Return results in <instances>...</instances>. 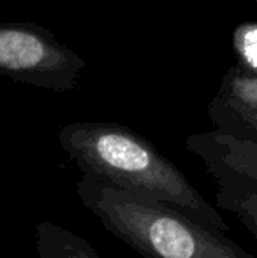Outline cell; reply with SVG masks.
Wrapping results in <instances>:
<instances>
[{
  "mask_svg": "<svg viewBox=\"0 0 257 258\" xmlns=\"http://www.w3.org/2000/svg\"><path fill=\"white\" fill-rule=\"evenodd\" d=\"M236 65L257 78V21H243L233 32Z\"/></svg>",
  "mask_w": 257,
  "mask_h": 258,
  "instance_id": "ba28073f",
  "label": "cell"
},
{
  "mask_svg": "<svg viewBox=\"0 0 257 258\" xmlns=\"http://www.w3.org/2000/svg\"><path fill=\"white\" fill-rule=\"evenodd\" d=\"M59 144L81 174L118 190L146 197L213 230L229 225L187 176L129 126L108 121H74L62 126Z\"/></svg>",
  "mask_w": 257,
  "mask_h": 258,
  "instance_id": "6da1fadb",
  "label": "cell"
},
{
  "mask_svg": "<svg viewBox=\"0 0 257 258\" xmlns=\"http://www.w3.org/2000/svg\"><path fill=\"white\" fill-rule=\"evenodd\" d=\"M39 258H102L86 239L52 221H41L34 228Z\"/></svg>",
  "mask_w": 257,
  "mask_h": 258,
  "instance_id": "52a82bcc",
  "label": "cell"
},
{
  "mask_svg": "<svg viewBox=\"0 0 257 258\" xmlns=\"http://www.w3.org/2000/svg\"><path fill=\"white\" fill-rule=\"evenodd\" d=\"M86 61L37 23L0 21V76L52 92L79 85Z\"/></svg>",
  "mask_w": 257,
  "mask_h": 258,
  "instance_id": "3957f363",
  "label": "cell"
},
{
  "mask_svg": "<svg viewBox=\"0 0 257 258\" xmlns=\"http://www.w3.org/2000/svg\"><path fill=\"white\" fill-rule=\"evenodd\" d=\"M254 2H255V4H257V0H254Z\"/></svg>",
  "mask_w": 257,
  "mask_h": 258,
  "instance_id": "9c48e42d",
  "label": "cell"
},
{
  "mask_svg": "<svg viewBox=\"0 0 257 258\" xmlns=\"http://www.w3.org/2000/svg\"><path fill=\"white\" fill-rule=\"evenodd\" d=\"M215 132L257 144V78L238 65L224 74L208 104Z\"/></svg>",
  "mask_w": 257,
  "mask_h": 258,
  "instance_id": "277c9868",
  "label": "cell"
},
{
  "mask_svg": "<svg viewBox=\"0 0 257 258\" xmlns=\"http://www.w3.org/2000/svg\"><path fill=\"white\" fill-rule=\"evenodd\" d=\"M217 184L215 202L220 209L233 213L257 239V186L227 176L224 172H208Z\"/></svg>",
  "mask_w": 257,
  "mask_h": 258,
  "instance_id": "8992f818",
  "label": "cell"
},
{
  "mask_svg": "<svg viewBox=\"0 0 257 258\" xmlns=\"http://www.w3.org/2000/svg\"><path fill=\"white\" fill-rule=\"evenodd\" d=\"M185 148L204 163L206 172H224L257 186V144L210 130L192 134Z\"/></svg>",
  "mask_w": 257,
  "mask_h": 258,
  "instance_id": "5b68a950",
  "label": "cell"
},
{
  "mask_svg": "<svg viewBox=\"0 0 257 258\" xmlns=\"http://www.w3.org/2000/svg\"><path fill=\"white\" fill-rule=\"evenodd\" d=\"M76 191L110 234L144 258H255L222 232L88 174Z\"/></svg>",
  "mask_w": 257,
  "mask_h": 258,
  "instance_id": "7a4b0ae2",
  "label": "cell"
}]
</instances>
